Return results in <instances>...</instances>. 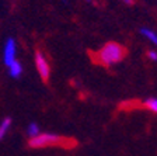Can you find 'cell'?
<instances>
[{"instance_id":"5b68a950","label":"cell","mask_w":157,"mask_h":156,"mask_svg":"<svg viewBox=\"0 0 157 156\" xmlns=\"http://www.w3.org/2000/svg\"><path fill=\"white\" fill-rule=\"evenodd\" d=\"M9 73H10V76H11L13 79L20 78L21 73H23V65H21V62H18L16 59L11 65H9Z\"/></svg>"},{"instance_id":"7a4b0ae2","label":"cell","mask_w":157,"mask_h":156,"mask_svg":"<svg viewBox=\"0 0 157 156\" xmlns=\"http://www.w3.org/2000/svg\"><path fill=\"white\" fill-rule=\"evenodd\" d=\"M28 146L34 148V149H42V148H51V146H62V148H73L76 146L75 139H70V138H65L60 137V135H56L52 132H45L29 138L28 141Z\"/></svg>"},{"instance_id":"7c38bea8","label":"cell","mask_w":157,"mask_h":156,"mask_svg":"<svg viewBox=\"0 0 157 156\" xmlns=\"http://www.w3.org/2000/svg\"><path fill=\"white\" fill-rule=\"evenodd\" d=\"M84 2H87V3H91L93 0H84Z\"/></svg>"},{"instance_id":"30bf717a","label":"cell","mask_w":157,"mask_h":156,"mask_svg":"<svg viewBox=\"0 0 157 156\" xmlns=\"http://www.w3.org/2000/svg\"><path fill=\"white\" fill-rule=\"evenodd\" d=\"M147 58L150 59V61H153V62H157V52L153 51V49L147 51Z\"/></svg>"},{"instance_id":"3957f363","label":"cell","mask_w":157,"mask_h":156,"mask_svg":"<svg viewBox=\"0 0 157 156\" xmlns=\"http://www.w3.org/2000/svg\"><path fill=\"white\" fill-rule=\"evenodd\" d=\"M35 66L41 79L46 83L49 80V76H51V66H49V62L46 59V56L41 51L35 52Z\"/></svg>"},{"instance_id":"9c48e42d","label":"cell","mask_w":157,"mask_h":156,"mask_svg":"<svg viewBox=\"0 0 157 156\" xmlns=\"http://www.w3.org/2000/svg\"><path fill=\"white\" fill-rule=\"evenodd\" d=\"M38 134H39V127L35 122H31L28 125V128H27V135H29V138H33L35 135H38Z\"/></svg>"},{"instance_id":"52a82bcc","label":"cell","mask_w":157,"mask_h":156,"mask_svg":"<svg viewBox=\"0 0 157 156\" xmlns=\"http://www.w3.org/2000/svg\"><path fill=\"white\" fill-rule=\"evenodd\" d=\"M10 125H11V118L10 117H6L2 122H0V141L4 138V135H6V132L9 131Z\"/></svg>"},{"instance_id":"ba28073f","label":"cell","mask_w":157,"mask_h":156,"mask_svg":"<svg viewBox=\"0 0 157 156\" xmlns=\"http://www.w3.org/2000/svg\"><path fill=\"white\" fill-rule=\"evenodd\" d=\"M143 106L146 108H149L150 111L157 114V97H149L143 101Z\"/></svg>"},{"instance_id":"8fae6325","label":"cell","mask_w":157,"mask_h":156,"mask_svg":"<svg viewBox=\"0 0 157 156\" xmlns=\"http://www.w3.org/2000/svg\"><path fill=\"white\" fill-rule=\"evenodd\" d=\"M122 2H124L126 6H133L135 4V0H122Z\"/></svg>"},{"instance_id":"277c9868","label":"cell","mask_w":157,"mask_h":156,"mask_svg":"<svg viewBox=\"0 0 157 156\" xmlns=\"http://www.w3.org/2000/svg\"><path fill=\"white\" fill-rule=\"evenodd\" d=\"M16 55H17V45L14 38H9L4 44L3 48V62L4 65L9 66L11 65L14 61H16Z\"/></svg>"},{"instance_id":"6da1fadb","label":"cell","mask_w":157,"mask_h":156,"mask_svg":"<svg viewBox=\"0 0 157 156\" xmlns=\"http://www.w3.org/2000/svg\"><path fill=\"white\" fill-rule=\"evenodd\" d=\"M125 56H126V48L119 42L109 41L95 52L93 59L102 66H112L119 63Z\"/></svg>"},{"instance_id":"8992f818","label":"cell","mask_w":157,"mask_h":156,"mask_svg":"<svg viewBox=\"0 0 157 156\" xmlns=\"http://www.w3.org/2000/svg\"><path fill=\"white\" fill-rule=\"evenodd\" d=\"M140 34L147 39V41H150L153 45H157V33H156V31L143 27V28H140Z\"/></svg>"}]
</instances>
